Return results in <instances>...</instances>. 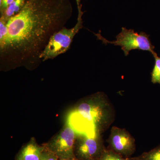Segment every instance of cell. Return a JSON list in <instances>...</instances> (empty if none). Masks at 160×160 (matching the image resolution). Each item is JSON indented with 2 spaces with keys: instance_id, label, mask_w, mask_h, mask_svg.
Wrapping results in <instances>:
<instances>
[{
  "instance_id": "cell-1",
  "label": "cell",
  "mask_w": 160,
  "mask_h": 160,
  "mask_svg": "<svg viewBox=\"0 0 160 160\" xmlns=\"http://www.w3.org/2000/svg\"><path fill=\"white\" fill-rule=\"evenodd\" d=\"M72 10L70 0H26L7 22L8 37L0 48L1 71L37 68L50 38L65 27Z\"/></svg>"
},
{
  "instance_id": "cell-2",
  "label": "cell",
  "mask_w": 160,
  "mask_h": 160,
  "mask_svg": "<svg viewBox=\"0 0 160 160\" xmlns=\"http://www.w3.org/2000/svg\"><path fill=\"white\" fill-rule=\"evenodd\" d=\"M115 118V111L109 98L97 92L84 98L69 111L66 123L78 134L95 138L107 130Z\"/></svg>"
},
{
  "instance_id": "cell-3",
  "label": "cell",
  "mask_w": 160,
  "mask_h": 160,
  "mask_svg": "<svg viewBox=\"0 0 160 160\" xmlns=\"http://www.w3.org/2000/svg\"><path fill=\"white\" fill-rule=\"evenodd\" d=\"M76 1L78 9L77 23L71 29L64 27L52 37L40 56L42 62L52 59L68 51L75 36L83 28L82 17L84 12L82 11L81 0H76Z\"/></svg>"
},
{
  "instance_id": "cell-4",
  "label": "cell",
  "mask_w": 160,
  "mask_h": 160,
  "mask_svg": "<svg viewBox=\"0 0 160 160\" xmlns=\"http://www.w3.org/2000/svg\"><path fill=\"white\" fill-rule=\"evenodd\" d=\"M95 35L105 45L110 44L121 46L126 56L129 55V52L135 49L149 51L153 56L157 53L154 51V46L152 45L149 39V35L144 32L138 33L133 29H127L122 27L121 32L116 37V40L113 41L106 39L101 35L100 32Z\"/></svg>"
},
{
  "instance_id": "cell-5",
  "label": "cell",
  "mask_w": 160,
  "mask_h": 160,
  "mask_svg": "<svg viewBox=\"0 0 160 160\" xmlns=\"http://www.w3.org/2000/svg\"><path fill=\"white\" fill-rule=\"evenodd\" d=\"M77 134L74 129L66 123L63 128L45 145L58 160L73 158H76L74 148Z\"/></svg>"
},
{
  "instance_id": "cell-6",
  "label": "cell",
  "mask_w": 160,
  "mask_h": 160,
  "mask_svg": "<svg viewBox=\"0 0 160 160\" xmlns=\"http://www.w3.org/2000/svg\"><path fill=\"white\" fill-rule=\"evenodd\" d=\"M106 148L102 135L90 138L78 133L74 154L79 160H97Z\"/></svg>"
},
{
  "instance_id": "cell-7",
  "label": "cell",
  "mask_w": 160,
  "mask_h": 160,
  "mask_svg": "<svg viewBox=\"0 0 160 160\" xmlns=\"http://www.w3.org/2000/svg\"><path fill=\"white\" fill-rule=\"evenodd\" d=\"M107 142L108 149L124 157L130 158L136 149L134 138L126 129L117 126L112 127Z\"/></svg>"
},
{
  "instance_id": "cell-8",
  "label": "cell",
  "mask_w": 160,
  "mask_h": 160,
  "mask_svg": "<svg viewBox=\"0 0 160 160\" xmlns=\"http://www.w3.org/2000/svg\"><path fill=\"white\" fill-rule=\"evenodd\" d=\"M44 149V144L40 146L34 138H32L20 149L16 160H40Z\"/></svg>"
},
{
  "instance_id": "cell-9",
  "label": "cell",
  "mask_w": 160,
  "mask_h": 160,
  "mask_svg": "<svg viewBox=\"0 0 160 160\" xmlns=\"http://www.w3.org/2000/svg\"><path fill=\"white\" fill-rule=\"evenodd\" d=\"M26 0H14L8 6L7 9L2 16L0 19L8 22L10 18L19 13L25 5Z\"/></svg>"
},
{
  "instance_id": "cell-10",
  "label": "cell",
  "mask_w": 160,
  "mask_h": 160,
  "mask_svg": "<svg viewBox=\"0 0 160 160\" xmlns=\"http://www.w3.org/2000/svg\"><path fill=\"white\" fill-rule=\"evenodd\" d=\"M97 160H141L140 157L134 158H125L118 154L110 149L106 148Z\"/></svg>"
},
{
  "instance_id": "cell-11",
  "label": "cell",
  "mask_w": 160,
  "mask_h": 160,
  "mask_svg": "<svg viewBox=\"0 0 160 160\" xmlns=\"http://www.w3.org/2000/svg\"><path fill=\"white\" fill-rule=\"evenodd\" d=\"M153 56L155 63L151 72V82L153 84L158 83L160 85V57L158 56L157 53Z\"/></svg>"
},
{
  "instance_id": "cell-12",
  "label": "cell",
  "mask_w": 160,
  "mask_h": 160,
  "mask_svg": "<svg viewBox=\"0 0 160 160\" xmlns=\"http://www.w3.org/2000/svg\"><path fill=\"white\" fill-rule=\"evenodd\" d=\"M141 160H160V145L139 156Z\"/></svg>"
},
{
  "instance_id": "cell-13",
  "label": "cell",
  "mask_w": 160,
  "mask_h": 160,
  "mask_svg": "<svg viewBox=\"0 0 160 160\" xmlns=\"http://www.w3.org/2000/svg\"><path fill=\"white\" fill-rule=\"evenodd\" d=\"M7 23L4 20L0 19V48L4 46L8 37Z\"/></svg>"
},
{
  "instance_id": "cell-14",
  "label": "cell",
  "mask_w": 160,
  "mask_h": 160,
  "mask_svg": "<svg viewBox=\"0 0 160 160\" xmlns=\"http://www.w3.org/2000/svg\"><path fill=\"white\" fill-rule=\"evenodd\" d=\"M45 149L43 151L42 155L40 160H58V159L56 156L53 154L52 152L49 151V149L46 148L45 144H44Z\"/></svg>"
},
{
  "instance_id": "cell-15",
  "label": "cell",
  "mask_w": 160,
  "mask_h": 160,
  "mask_svg": "<svg viewBox=\"0 0 160 160\" xmlns=\"http://www.w3.org/2000/svg\"><path fill=\"white\" fill-rule=\"evenodd\" d=\"M14 0H0V16L4 13L8 6Z\"/></svg>"
},
{
  "instance_id": "cell-16",
  "label": "cell",
  "mask_w": 160,
  "mask_h": 160,
  "mask_svg": "<svg viewBox=\"0 0 160 160\" xmlns=\"http://www.w3.org/2000/svg\"><path fill=\"white\" fill-rule=\"evenodd\" d=\"M78 160L76 158H73L69 159H66V160Z\"/></svg>"
}]
</instances>
